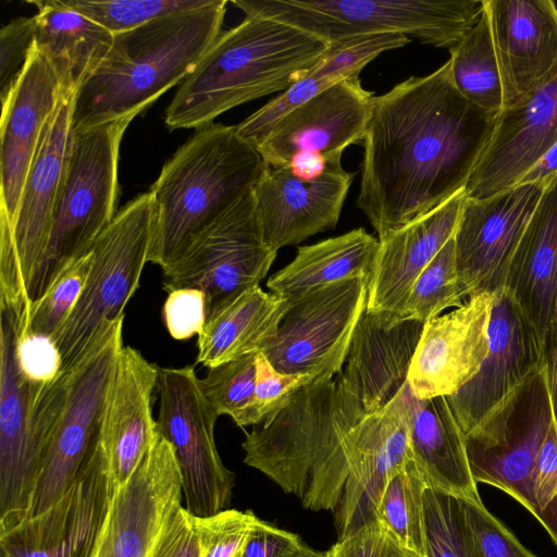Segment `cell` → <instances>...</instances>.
Returning a JSON list of instances; mask_svg holds the SVG:
<instances>
[{
  "label": "cell",
  "mask_w": 557,
  "mask_h": 557,
  "mask_svg": "<svg viewBox=\"0 0 557 557\" xmlns=\"http://www.w3.org/2000/svg\"><path fill=\"white\" fill-rule=\"evenodd\" d=\"M496 116L457 90L448 60L373 96L357 206L379 240L466 189Z\"/></svg>",
  "instance_id": "1"
},
{
  "label": "cell",
  "mask_w": 557,
  "mask_h": 557,
  "mask_svg": "<svg viewBox=\"0 0 557 557\" xmlns=\"http://www.w3.org/2000/svg\"><path fill=\"white\" fill-rule=\"evenodd\" d=\"M364 414L342 372L314 380L246 433L244 462L296 496L304 508L333 512Z\"/></svg>",
  "instance_id": "2"
},
{
  "label": "cell",
  "mask_w": 557,
  "mask_h": 557,
  "mask_svg": "<svg viewBox=\"0 0 557 557\" xmlns=\"http://www.w3.org/2000/svg\"><path fill=\"white\" fill-rule=\"evenodd\" d=\"M226 4L210 0L115 34L106 57L75 96L72 134L133 120L182 83L221 35Z\"/></svg>",
  "instance_id": "3"
},
{
  "label": "cell",
  "mask_w": 557,
  "mask_h": 557,
  "mask_svg": "<svg viewBox=\"0 0 557 557\" xmlns=\"http://www.w3.org/2000/svg\"><path fill=\"white\" fill-rule=\"evenodd\" d=\"M330 45L285 23L246 16L221 33L165 111L170 129L201 128L222 113L305 77Z\"/></svg>",
  "instance_id": "4"
},
{
  "label": "cell",
  "mask_w": 557,
  "mask_h": 557,
  "mask_svg": "<svg viewBox=\"0 0 557 557\" xmlns=\"http://www.w3.org/2000/svg\"><path fill=\"white\" fill-rule=\"evenodd\" d=\"M267 164L235 126L211 123L163 165L150 188L153 205L148 261L162 270L257 186Z\"/></svg>",
  "instance_id": "5"
},
{
  "label": "cell",
  "mask_w": 557,
  "mask_h": 557,
  "mask_svg": "<svg viewBox=\"0 0 557 557\" xmlns=\"http://www.w3.org/2000/svg\"><path fill=\"white\" fill-rule=\"evenodd\" d=\"M132 119L72 134L46 251L28 289L41 298L60 272L92 249L116 213L122 137Z\"/></svg>",
  "instance_id": "6"
},
{
  "label": "cell",
  "mask_w": 557,
  "mask_h": 557,
  "mask_svg": "<svg viewBox=\"0 0 557 557\" xmlns=\"http://www.w3.org/2000/svg\"><path fill=\"white\" fill-rule=\"evenodd\" d=\"M246 16L275 20L324 42L376 34L455 47L478 22L482 0H234Z\"/></svg>",
  "instance_id": "7"
},
{
  "label": "cell",
  "mask_w": 557,
  "mask_h": 557,
  "mask_svg": "<svg viewBox=\"0 0 557 557\" xmlns=\"http://www.w3.org/2000/svg\"><path fill=\"white\" fill-rule=\"evenodd\" d=\"M27 317L0 306V523L26 509L50 436L63 407L67 373L48 384L30 382L16 359Z\"/></svg>",
  "instance_id": "8"
},
{
  "label": "cell",
  "mask_w": 557,
  "mask_h": 557,
  "mask_svg": "<svg viewBox=\"0 0 557 557\" xmlns=\"http://www.w3.org/2000/svg\"><path fill=\"white\" fill-rule=\"evenodd\" d=\"M124 317L104 322L69 370L63 407L25 511L9 523L41 513L73 485L101 441L102 420L116 360L123 348Z\"/></svg>",
  "instance_id": "9"
},
{
  "label": "cell",
  "mask_w": 557,
  "mask_h": 557,
  "mask_svg": "<svg viewBox=\"0 0 557 557\" xmlns=\"http://www.w3.org/2000/svg\"><path fill=\"white\" fill-rule=\"evenodd\" d=\"M153 205L145 193L116 213L91 249V265L84 289L62 326L54 334L62 372L82 357L100 326L124 317L148 262Z\"/></svg>",
  "instance_id": "10"
},
{
  "label": "cell",
  "mask_w": 557,
  "mask_h": 557,
  "mask_svg": "<svg viewBox=\"0 0 557 557\" xmlns=\"http://www.w3.org/2000/svg\"><path fill=\"white\" fill-rule=\"evenodd\" d=\"M554 419L547 362L465 435L474 481L504 491L534 515L531 474Z\"/></svg>",
  "instance_id": "11"
},
{
  "label": "cell",
  "mask_w": 557,
  "mask_h": 557,
  "mask_svg": "<svg viewBox=\"0 0 557 557\" xmlns=\"http://www.w3.org/2000/svg\"><path fill=\"white\" fill-rule=\"evenodd\" d=\"M156 389L157 432L173 448L186 510L209 517L228 509L235 474L218 451L214 426L220 416L205 398L195 368H160Z\"/></svg>",
  "instance_id": "12"
},
{
  "label": "cell",
  "mask_w": 557,
  "mask_h": 557,
  "mask_svg": "<svg viewBox=\"0 0 557 557\" xmlns=\"http://www.w3.org/2000/svg\"><path fill=\"white\" fill-rule=\"evenodd\" d=\"M276 252L263 239L252 190L162 270L163 287L168 293L180 288L202 292L209 320L239 295L259 286Z\"/></svg>",
  "instance_id": "13"
},
{
  "label": "cell",
  "mask_w": 557,
  "mask_h": 557,
  "mask_svg": "<svg viewBox=\"0 0 557 557\" xmlns=\"http://www.w3.org/2000/svg\"><path fill=\"white\" fill-rule=\"evenodd\" d=\"M368 284L369 280L355 277L289 299L276 335L262 354L283 373L314 380L336 376L366 309Z\"/></svg>",
  "instance_id": "14"
},
{
  "label": "cell",
  "mask_w": 557,
  "mask_h": 557,
  "mask_svg": "<svg viewBox=\"0 0 557 557\" xmlns=\"http://www.w3.org/2000/svg\"><path fill=\"white\" fill-rule=\"evenodd\" d=\"M546 186L520 184L485 198H468L454 240L466 298L506 287L510 267Z\"/></svg>",
  "instance_id": "15"
},
{
  "label": "cell",
  "mask_w": 557,
  "mask_h": 557,
  "mask_svg": "<svg viewBox=\"0 0 557 557\" xmlns=\"http://www.w3.org/2000/svg\"><path fill=\"white\" fill-rule=\"evenodd\" d=\"M182 500L173 448L157 432L134 474L110 499L91 557H153Z\"/></svg>",
  "instance_id": "16"
},
{
  "label": "cell",
  "mask_w": 557,
  "mask_h": 557,
  "mask_svg": "<svg viewBox=\"0 0 557 557\" xmlns=\"http://www.w3.org/2000/svg\"><path fill=\"white\" fill-rule=\"evenodd\" d=\"M109 505L108 463L100 441L58 502L32 518L0 527V557H91Z\"/></svg>",
  "instance_id": "17"
},
{
  "label": "cell",
  "mask_w": 557,
  "mask_h": 557,
  "mask_svg": "<svg viewBox=\"0 0 557 557\" xmlns=\"http://www.w3.org/2000/svg\"><path fill=\"white\" fill-rule=\"evenodd\" d=\"M547 362L549 350L521 305L508 288L497 290L488 355L478 373L447 397L465 435Z\"/></svg>",
  "instance_id": "18"
},
{
  "label": "cell",
  "mask_w": 557,
  "mask_h": 557,
  "mask_svg": "<svg viewBox=\"0 0 557 557\" xmlns=\"http://www.w3.org/2000/svg\"><path fill=\"white\" fill-rule=\"evenodd\" d=\"M352 178L342 154L331 157L314 176L267 165L253 189L264 242L277 251L335 227Z\"/></svg>",
  "instance_id": "19"
},
{
  "label": "cell",
  "mask_w": 557,
  "mask_h": 557,
  "mask_svg": "<svg viewBox=\"0 0 557 557\" xmlns=\"http://www.w3.org/2000/svg\"><path fill=\"white\" fill-rule=\"evenodd\" d=\"M372 98L359 76L339 81L278 120L256 148L270 168L305 154H343L363 141Z\"/></svg>",
  "instance_id": "20"
},
{
  "label": "cell",
  "mask_w": 557,
  "mask_h": 557,
  "mask_svg": "<svg viewBox=\"0 0 557 557\" xmlns=\"http://www.w3.org/2000/svg\"><path fill=\"white\" fill-rule=\"evenodd\" d=\"M494 295H472L424 323L408 372L417 398L448 397L478 373L490 350Z\"/></svg>",
  "instance_id": "21"
},
{
  "label": "cell",
  "mask_w": 557,
  "mask_h": 557,
  "mask_svg": "<svg viewBox=\"0 0 557 557\" xmlns=\"http://www.w3.org/2000/svg\"><path fill=\"white\" fill-rule=\"evenodd\" d=\"M496 54L504 109L525 100L557 75V3L482 0Z\"/></svg>",
  "instance_id": "22"
},
{
  "label": "cell",
  "mask_w": 557,
  "mask_h": 557,
  "mask_svg": "<svg viewBox=\"0 0 557 557\" xmlns=\"http://www.w3.org/2000/svg\"><path fill=\"white\" fill-rule=\"evenodd\" d=\"M413 459L407 412L397 396L361 419L342 498L333 511L338 539L377 521V507L392 476Z\"/></svg>",
  "instance_id": "23"
},
{
  "label": "cell",
  "mask_w": 557,
  "mask_h": 557,
  "mask_svg": "<svg viewBox=\"0 0 557 557\" xmlns=\"http://www.w3.org/2000/svg\"><path fill=\"white\" fill-rule=\"evenodd\" d=\"M557 141V75L525 100L497 114L465 189L485 198L508 189Z\"/></svg>",
  "instance_id": "24"
},
{
  "label": "cell",
  "mask_w": 557,
  "mask_h": 557,
  "mask_svg": "<svg viewBox=\"0 0 557 557\" xmlns=\"http://www.w3.org/2000/svg\"><path fill=\"white\" fill-rule=\"evenodd\" d=\"M159 369L134 347L123 346L119 354L101 429L110 499L134 474L157 434L152 394Z\"/></svg>",
  "instance_id": "25"
},
{
  "label": "cell",
  "mask_w": 557,
  "mask_h": 557,
  "mask_svg": "<svg viewBox=\"0 0 557 557\" xmlns=\"http://www.w3.org/2000/svg\"><path fill=\"white\" fill-rule=\"evenodd\" d=\"M465 200L463 190L379 240L368 284L367 311L406 318L410 290L420 273L455 235Z\"/></svg>",
  "instance_id": "26"
},
{
  "label": "cell",
  "mask_w": 557,
  "mask_h": 557,
  "mask_svg": "<svg viewBox=\"0 0 557 557\" xmlns=\"http://www.w3.org/2000/svg\"><path fill=\"white\" fill-rule=\"evenodd\" d=\"M61 96L57 76L34 47L1 116V209L13 228L25 178Z\"/></svg>",
  "instance_id": "27"
},
{
  "label": "cell",
  "mask_w": 557,
  "mask_h": 557,
  "mask_svg": "<svg viewBox=\"0 0 557 557\" xmlns=\"http://www.w3.org/2000/svg\"><path fill=\"white\" fill-rule=\"evenodd\" d=\"M423 326L411 318L394 319L364 309L342 377L367 414L384 408L408 382Z\"/></svg>",
  "instance_id": "28"
},
{
  "label": "cell",
  "mask_w": 557,
  "mask_h": 557,
  "mask_svg": "<svg viewBox=\"0 0 557 557\" xmlns=\"http://www.w3.org/2000/svg\"><path fill=\"white\" fill-rule=\"evenodd\" d=\"M75 96H60L58 107L45 127L25 178L12 228L20 272L27 293L49 239L53 209L72 140Z\"/></svg>",
  "instance_id": "29"
},
{
  "label": "cell",
  "mask_w": 557,
  "mask_h": 557,
  "mask_svg": "<svg viewBox=\"0 0 557 557\" xmlns=\"http://www.w3.org/2000/svg\"><path fill=\"white\" fill-rule=\"evenodd\" d=\"M399 394L407 412L413 460L428 487L481 502L468 461L465 433L447 397L417 398L408 382Z\"/></svg>",
  "instance_id": "30"
},
{
  "label": "cell",
  "mask_w": 557,
  "mask_h": 557,
  "mask_svg": "<svg viewBox=\"0 0 557 557\" xmlns=\"http://www.w3.org/2000/svg\"><path fill=\"white\" fill-rule=\"evenodd\" d=\"M506 288L552 354L557 314V176L545 187L515 253Z\"/></svg>",
  "instance_id": "31"
},
{
  "label": "cell",
  "mask_w": 557,
  "mask_h": 557,
  "mask_svg": "<svg viewBox=\"0 0 557 557\" xmlns=\"http://www.w3.org/2000/svg\"><path fill=\"white\" fill-rule=\"evenodd\" d=\"M38 9L35 47L53 70L61 95H76L109 51L114 35L62 0L29 1Z\"/></svg>",
  "instance_id": "32"
},
{
  "label": "cell",
  "mask_w": 557,
  "mask_h": 557,
  "mask_svg": "<svg viewBox=\"0 0 557 557\" xmlns=\"http://www.w3.org/2000/svg\"><path fill=\"white\" fill-rule=\"evenodd\" d=\"M289 301L252 287L207 320L197 338L196 363L211 368L263 352L273 342Z\"/></svg>",
  "instance_id": "33"
},
{
  "label": "cell",
  "mask_w": 557,
  "mask_h": 557,
  "mask_svg": "<svg viewBox=\"0 0 557 557\" xmlns=\"http://www.w3.org/2000/svg\"><path fill=\"white\" fill-rule=\"evenodd\" d=\"M379 239L359 227L313 245L302 246L267 283L271 293L293 299L314 288L363 277L370 281Z\"/></svg>",
  "instance_id": "34"
},
{
  "label": "cell",
  "mask_w": 557,
  "mask_h": 557,
  "mask_svg": "<svg viewBox=\"0 0 557 557\" xmlns=\"http://www.w3.org/2000/svg\"><path fill=\"white\" fill-rule=\"evenodd\" d=\"M451 78L457 90L474 107L497 115L504 109L503 88L485 12L449 49Z\"/></svg>",
  "instance_id": "35"
},
{
  "label": "cell",
  "mask_w": 557,
  "mask_h": 557,
  "mask_svg": "<svg viewBox=\"0 0 557 557\" xmlns=\"http://www.w3.org/2000/svg\"><path fill=\"white\" fill-rule=\"evenodd\" d=\"M426 488V482L412 459L388 481L377 507V521L420 557H425Z\"/></svg>",
  "instance_id": "36"
},
{
  "label": "cell",
  "mask_w": 557,
  "mask_h": 557,
  "mask_svg": "<svg viewBox=\"0 0 557 557\" xmlns=\"http://www.w3.org/2000/svg\"><path fill=\"white\" fill-rule=\"evenodd\" d=\"M425 557H483L461 498L426 488Z\"/></svg>",
  "instance_id": "37"
},
{
  "label": "cell",
  "mask_w": 557,
  "mask_h": 557,
  "mask_svg": "<svg viewBox=\"0 0 557 557\" xmlns=\"http://www.w3.org/2000/svg\"><path fill=\"white\" fill-rule=\"evenodd\" d=\"M466 299L453 236L417 277L406 304L405 317L425 323L446 309L460 307Z\"/></svg>",
  "instance_id": "38"
},
{
  "label": "cell",
  "mask_w": 557,
  "mask_h": 557,
  "mask_svg": "<svg viewBox=\"0 0 557 557\" xmlns=\"http://www.w3.org/2000/svg\"><path fill=\"white\" fill-rule=\"evenodd\" d=\"M257 354L208 368L199 379L200 389L219 416H230L238 426H248L256 385Z\"/></svg>",
  "instance_id": "39"
},
{
  "label": "cell",
  "mask_w": 557,
  "mask_h": 557,
  "mask_svg": "<svg viewBox=\"0 0 557 557\" xmlns=\"http://www.w3.org/2000/svg\"><path fill=\"white\" fill-rule=\"evenodd\" d=\"M113 35L137 28L163 15L206 5L210 0H62Z\"/></svg>",
  "instance_id": "40"
},
{
  "label": "cell",
  "mask_w": 557,
  "mask_h": 557,
  "mask_svg": "<svg viewBox=\"0 0 557 557\" xmlns=\"http://www.w3.org/2000/svg\"><path fill=\"white\" fill-rule=\"evenodd\" d=\"M91 250L63 269L46 294L33 302L25 331L53 337L74 309L91 265Z\"/></svg>",
  "instance_id": "41"
},
{
  "label": "cell",
  "mask_w": 557,
  "mask_h": 557,
  "mask_svg": "<svg viewBox=\"0 0 557 557\" xmlns=\"http://www.w3.org/2000/svg\"><path fill=\"white\" fill-rule=\"evenodd\" d=\"M403 34L388 33L351 37L330 45L322 60L309 72L338 81L359 76L362 69L382 52L409 42Z\"/></svg>",
  "instance_id": "42"
},
{
  "label": "cell",
  "mask_w": 557,
  "mask_h": 557,
  "mask_svg": "<svg viewBox=\"0 0 557 557\" xmlns=\"http://www.w3.org/2000/svg\"><path fill=\"white\" fill-rule=\"evenodd\" d=\"M312 381L314 379L308 374L280 372L262 352H258L256 385L248 425H258L280 411Z\"/></svg>",
  "instance_id": "43"
},
{
  "label": "cell",
  "mask_w": 557,
  "mask_h": 557,
  "mask_svg": "<svg viewBox=\"0 0 557 557\" xmlns=\"http://www.w3.org/2000/svg\"><path fill=\"white\" fill-rule=\"evenodd\" d=\"M259 518L251 511L225 509L209 517H196L205 557H238Z\"/></svg>",
  "instance_id": "44"
},
{
  "label": "cell",
  "mask_w": 557,
  "mask_h": 557,
  "mask_svg": "<svg viewBox=\"0 0 557 557\" xmlns=\"http://www.w3.org/2000/svg\"><path fill=\"white\" fill-rule=\"evenodd\" d=\"M35 17L12 20L0 30V98L3 106L18 83L35 47Z\"/></svg>",
  "instance_id": "45"
},
{
  "label": "cell",
  "mask_w": 557,
  "mask_h": 557,
  "mask_svg": "<svg viewBox=\"0 0 557 557\" xmlns=\"http://www.w3.org/2000/svg\"><path fill=\"white\" fill-rule=\"evenodd\" d=\"M483 557H535L481 502L462 499Z\"/></svg>",
  "instance_id": "46"
},
{
  "label": "cell",
  "mask_w": 557,
  "mask_h": 557,
  "mask_svg": "<svg viewBox=\"0 0 557 557\" xmlns=\"http://www.w3.org/2000/svg\"><path fill=\"white\" fill-rule=\"evenodd\" d=\"M15 352L22 373L30 382L48 384L62 373V359L52 337L21 330Z\"/></svg>",
  "instance_id": "47"
},
{
  "label": "cell",
  "mask_w": 557,
  "mask_h": 557,
  "mask_svg": "<svg viewBox=\"0 0 557 557\" xmlns=\"http://www.w3.org/2000/svg\"><path fill=\"white\" fill-rule=\"evenodd\" d=\"M330 557H420L407 549L380 521L338 539Z\"/></svg>",
  "instance_id": "48"
},
{
  "label": "cell",
  "mask_w": 557,
  "mask_h": 557,
  "mask_svg": "<svg viewBox=\"0 0 557 557\" xmlns=\"http://www.w3.org/2000/svg\"><path fill=\"white\" fill-rule=\"evenodd\" d=\"M163 318L174 339H188L199 335L207 322L206 297L196 288H180L168 293Z\"/></svg>",
  "instance_id": "49"
},
{
  "label": "cell",
  "mask_w": 557,
  "mask_h": 557,
  "mask_svg": "<svg viewBox=\"0 0 557 557\" xmlns=\"http://www.w3.org/2000/svg\"><path fill=\"white\" fill-rule=\"evenodd\" d=\"M196 516L181 506L165 528L153 557H205Z\"/></svg>",
  "instance_id": "50"
},
{
  "label": "cell",
  "mask_w": 557,
  "mask_h": 557,
  "mask_svg": "<svg viewBox=\"0 0 557 557\" xmlns=\"http://www.w3.org/2000/svg\"><path fill=\"white\" fill-rule=\"evenodd\" d=\"M304 544L297 534L259 519L240 557H288Z\"/></svg>",
  "instance_id": "51"
},
{
  "label": "cell",
  "mask_w": 557,
  "mask_h": 557,
  "mask_svg": "<svg viewBox=\"0 0 557 557\" xmlns=\"http://www.w3.org/2000/svg\"><path fill=\"white\" fill-rule=\"evenodd\" d=\"M557 176V141L519 180L520 184L547 186ZM516 186V185H515Z\"/></svg>",
  "instance_id": "52"
},
{
  "label": "cell",
  "mask_w": 557,
  "mask_h": 557,
  "mask_svg": "<svg viewBox=\"0 0 557 557\" xmlns=\"http://www.w3.org/2000/svg\"><path fill=\"white\" fill-rule=\"evenodd\" d=\"M288 557H330L329 552H322L313 549L306 544H304L296 553L292 554Z\"/></svg>",
  "instance_id": "53"
},
{
  "label": "cell",
  "mask_w": 557,
  "mask_h": 557,
  "mask_svg": "<svg viewBox=\"0 0 557 557\" xmlns=\"http://www.w3.org/2000/svg\"><path fill=\"white\" fill-rule=\"evenodd\" d=\"M238 557H240V555Z\"/></svg>",
  "instance_id": "54"
},
{
  "label": "cell",
  "mask_w": 557,
  "mask_h": 557,
  "mask_svg": "<svg viewBox=\"0 0 557 557\" xmlns=\"http://www.w3.org/2000/svg\"><path fill=\"white\" fill-rule=\"evenodd\" d=\"M556 3H557V1H556Z\"/></svg>",
  "instance_id": "55"
}]
</instances>
